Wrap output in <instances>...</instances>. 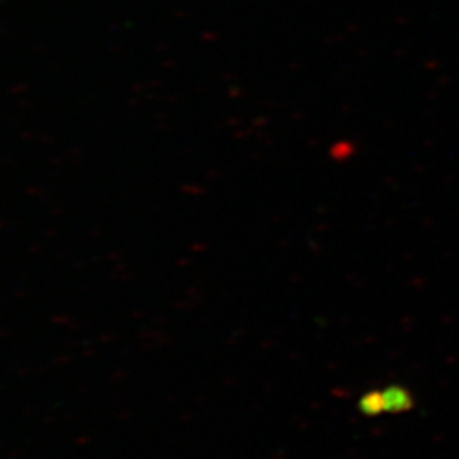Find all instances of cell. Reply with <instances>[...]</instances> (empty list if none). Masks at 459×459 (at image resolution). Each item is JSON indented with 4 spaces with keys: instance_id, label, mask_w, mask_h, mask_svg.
I'll list each match as a JSON object with an SVG mask.
<instances>
[]
</instances>
